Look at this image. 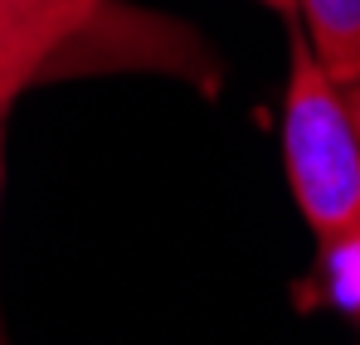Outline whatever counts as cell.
<instances>
[{"label":"cell","mask_w":360,"mask_h":345,"mask_svg":"<svg viewBox=\"0 0 360 345\" xmlns=\"http://www.w3.org/2000/svg\"><path fill=\"white\" fill-rule=\"evenodd\" d=\"M263 5H273V10H283V15H288V10H297L292 0H263Z\"/></svg>","instance_id":"cell-5"},{"label":"cell","mask_w":360,"mask_h":345,"mask_svg":"<svg viewBox=\"0 0 360 345\" xmlns=\"http://www.w3.org/2000/svg\"><path fill=\"white\" fill-rule=\"evenodd\" d=\"M346 103H351V117H356V131H360V83H351V93H346Z\"/></svg>","instance_id":"cell-4"},{"label":"cell","mask_w":360,"mask_h":345,"mask_svg":"<svg viewBox=\"0 0 360 345\" xmlns=\"http://www.w3.org/2000/svg\"><path fill=\"white\" fill-rule=\"evenodd\" d=\"M283 161L302 219L316 243H341L360 233V131L346 88L326 78L292 34V73H288V108H283Z\"/></svg>","instance_id":"cell-2"},{"label":"cell","mask_w":360,"mask_h":345,"mask_svg":"<svg viewBox=\"0 0 360 345\" xmlns=\"http://www.w3.org/2000/svg\"><path fill=\"white\" fill-rule=\"evenodd\" d=\"M156 68L214 93V58L185 25L127 0H0V112L34 83Z\"/></svg>","instance_id":"cell-1"},{"label":"cell","mask_w":360,"mask_h":345,"mask_svg":"<svg viewBox=\"0 0 360 345\" xmlns=\"http://www.w3.org/2000/svg\"><path fill=\"white\" fill-rule=\"evenodd\" d=\"M0 117H5V112H0ZM0 171H5V141H0Z\"/></svg>","instance_id":"cell-6"},{"label":"cell","mask_w":360,"mask_h":345,"mask_svg":"<svg viewBox=\"0 0 360 345\" xmlns=\"http://www.w3.org/2000/svg\"><path fill=\"white\" fill-rule=\"evenodd\" d=\"M307 25V49L331 83H360V0H292Z\"/></svg>","instance_id":"cell-3"}]
</instances>
